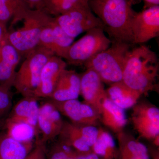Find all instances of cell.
<instances>
[{"instance_id":"cell-1","label":"cell","mask_w":159,"mask_h":159,"mask_svg":"<svg viewBox=\"0 0 159 159\" xmlns=\"http://www.w3.org/2000/svg\"><path fill=\"white\" fill-rule=\"evenodd\" d=\"M157 56L148 47L141 46L130 50L123 70L122 81L129 87L146 95L157 89Z\"/></svg>"},{"instance_id":"cell-2","label":"cell","mask_w":159,"mask_h":159,"mask_svg":"<svg viewBox=\"0 0 159 159\" xmlns=\"http://www.w3.org/2000/svg\"><path fill=\"white\" fill-rule=\"evenodd\" d=\"M130 0H89V7L112 40L133 43L131 23L135 11Z\"/></svg>"},{"instance_id":"cell-3","label":"cell","mask_w":159,"mask_h":159,"mask_svg":"<svg viewBox=\"0 0 159 159\" xmlns=\"http://www.w3.org/2000/svg\"><path fill=\"white\" fill-rule=\"evenodd\" d=\"M111 44L84 65L86 68L95 71L102 82L110 84L122 81L126 57L130 50V44L127 43L111 40Z\"/></svg>"},{"instance_id":"cell-4","label":"cell","mask_w":159,"mask_h":159,"mask_svg":"<svg viewBox=\"0 0 159 159\" xmlns=\"http://www.w3.org/2000/svg\"><path fill=\"white\" fill-rule=\"evenodd\" d=\"M53 16L38 9H30L20 21L22 25L16 29L8 31L9 42L25 57L39 45L43 29Z\"/></svg>"},{"instance_id":"cell-5","label":"cell","mask_w":159,"mask_h":159,"mask_svg":"<svg viewBox=\"0 0 159 159\" xmlns=\"http://www.w3.org/2000/svg\"><path fill=\"white\" fill-rule=\"evenodd\" d=\"M53 55L50 50L38 46L26 56L15 78L13 87L18 93L34 97L43 68Z\"/></svg>"},{"instance_id":"cell-6","label":"cell","mask_w":159,"mask_h":159,"mask_svg":"<svg viewBox=\"0 0 159 159\" xmlns=\"http://www.w3.org/2000/svg\"><path fill=\"white\" fill-rule=\"evenodd\" d=\"M86 32L85 35L69 48L63 58L67 64L84 65L95 55L108 48L111 43L102 28H94Z\"/></svg>"},{"instance_id":"cell-7","label":"cell","mask_w":159,"mask_h":159,"mask_svg":"<svg viewBox=\"0 0 159 159\" xmlns=\"http://www.w3.org/2000/svg\"><path fill=\"white\" fill-rule=\"evenodd\" d=\"M54 19L68 35L74 39L94 28L104 29L103 23L94 14L89 5L72 9Z\"/></svg>"},{"instance_id":"cell-8","label":"cell","mask_w":159,"mask_h":159,"mask_svg":"<svg viewBox=\"0 0 159 159\" xmlns=\"http://www.w3.org/2000/svg\"><path fill=\"white\" fill-rule=\"evenodd\" d=\"M99 128L93 125H78L64 122L58 140L80 153L93 152L91 148L97 140Z\"/></svg>"},{"instance_id":"cell-9","label":"cell","mask_w":159,"mask_h":159,"mask_svg":"<svg viewBox=\"0 0 159 159\" xmlns=\"http://www.w3.org/2000/svg\"><path fill=\"white\" fill-rule=\"evenodd\" d=\"M132 123L139 138L153 141L159 136V109L146 102H137L133 107Z\"/></svg>"},{"instance_id":"cell-10","label":"cell","mask_w":159,"mask_h":159,"mask_svg":"<svg viewBox=\"0 0 159 159\" xmlns=\"http://www.w3.org/2000/svg\"><path fill=\"white\" fill-rule=\"evenodd\" d=\"M133 43L142 44L157 37L159 33V6L136 12L131 23Z\"/></svg>"},{"instance_id":"cell-11","label":"cell","mask_w":159,"mask_h":159,"mask_svg":"<svg viewBox=\"0 0 159 159\" xmlns=\"http://www.w3.org/2000/svg\"><path fill=\"white\" fill-rule=\"evenodd\" d=\"M61 115L50 99L39 105L37 128L40 137L37 139L47 145L58 136L64 122Z\"/></svg>"},{"instance_id":"cell-12","label":"cell","mask_w":159,"mask_h":159,"mask_svg":"<svg viewBox=\"0 0 159 159\" xmlns=\"http://www.w3.org/2000/svg\"><path fill=\"white\" fill-rule=\"evenodd\" d=\"M51 102L61 114L70 120L71 123L78 125L97 126L100 122V116L92 107L77 99Z\"/></svg>"},{"instance_id":"cell-13","label":"cell","mask_w":159,"mask_h":159,"mask_svg":"<svg viewBox=\"0 0 159 159\" xmlns=\"http://www.w3.org/2000/svg\"><path fill=\"white\" fill-rule=\"evenodd\" d=\"M74 39L62 30L53 16L43 29L38 46L50 50L54 55L63 59Z\"/></svg>"},{"instance_id":"cell-14","label":"cell","mask_w":159,"mask_h":159,"mask_svg":"<svg viewBox=\"0 0 159 159\" xmlns=\"http://www.w3.org/2000/svg\"><path fill=\"white\" fill-rule=\"evenodd\" d=\"M103 83L93 69H86L80 75V95L84 102L92 107L99 116L101 102L107 96Z\"/></svg>"},{"instance_id":"cell-15","label":"cell","mask_w":159,"mask_h":159,"mask_svg":"<svg viewBox=\"0 0 159 159\" xmlns=\"http://www.w3.org/2000/svg\"><path fill=\"white\" fill-rule=\"evenodd\" d=\"M67 63L61 57L53 55L42 70L34 97L49 99L53 93L61 74L66 68Z\"/></svg>"},{"instance_id":"cell-16","label":"cell","mask_w":159,"mask_h":159,"mask_svg":"<svg viewBox=\"0 0 159 159\" xmlns=\"http://www.w3.org/2000/svg\"><path fill=\"white\" fill-rule=\"evenodd\" d=\"M7 35L0 45V84L12 88L16 69L22 57L9 42Z\"/></svg>"},{"instance_id":"cell-17","label":"cell","mask_w":159,"mask_h":159,"mask_svg":"<svg viewBox=\"0 0 159 159\" xmlns=\"http://www.w3.org/2000/svg\"><path fill=\"white\" fill-rule=\"evenodd\" d=\"M80 95V75L73 70H64L48 99L62 102L78 99Z\"/></svg>"},{"instance_id":"cell-18","label":"cell","mask_w":159,"mask_h":159,"mask_svg":"<svg viewBox=\"0 0 159 159\" xmlns=\"http://www.w3.org/2000/svg\"><path fill=\"white\" fill-rule=\"evenodd\" d=\"M38 99L34 97H23L12 107L5 121L25 122L33 126L38 132L37 121L39 110Z\"/></svg>"},{"instance_id":"cell-19","label":"cell","mask_w":159,"mask_h":159,"mask_svg":"<svg viewBox=\"0 0 159 159\" xmlns=\"http://www.w3.org/2000/svg\"><path fill=\"white\" fill-rule=\"evenodd\" d=\"M100 122L114 133L123 131L127 119L124 109L119 107L106 96L101 103Z\"/></svg>"},{"instance_id":"cell-20","label":"cell","mask_w":159,"mask_h":159,"mask_svg":"<svg viewBox=\"0 0 159 159\" xmlns=\"http://www.w3.org/2000/svg\"><path fill=\"white\" fill-rule=\"evenodd\" d=\"M107 96L123 109L132 107L138 102L142 94L129 87L122 81L110 84L106 90Z\"/></svg>"},{"instance_id":"cell-21","label":"cell","mask_w":159,"mask_h":159,"mask_svg":"<svg viewBox=\"0 0 159 159\" xmlns=\"http://www.w3.org/2000/svg\"><path fill=\"white\" fill-rule=\"evenodd\" d=\"M34 145L17 142L5 132L0 133V159H25Z\"/></svg>"},{"instance_id":"cell-22","label":"cell","mask_w":159,"mask_h":159,"mask_svg":"<svg viewBox=\"0 0 159 159\" xmlns=\"http://www.w3.org/2000/svg\"><path fill=\"white\" fill-rule=\"evenodd\" d=\"M22 0H0V22L11 26L19 22L30 10Z\"/></svg>"},{"instance_id":"cell-23","label":"cell","mask_w":159,"mask_h":159,"mask_svg":"<svg viewBox=\"0 0 159 159\" xmlns=\"http://www.w3.org/2000/svg\"><path fill=\"white\" fill-rule=\"evenodd\" d=\"M117 134L119 150L132 159H150L148 148L132 135L124 131Z\"/></svg>"},{"instance_id":"cell-24","label":"cell","mask_w":159,"mask_h":159,"mask_svg":"<svg viewBox=\"0 0 159 159\" xmlns=\"http://www.w3.org/2000/svg\"><path fill=\"white\" fill-rule=\"evenodd\" d=\"M5 132L16 141L21 143H34L39 139L37 129L33 126L24 122L5 121Z\"/></svg>"},{"instance_id":"cell-25","label":"cell","mask_w":159,"mask_h":159,"mask_svg":"<svg viewBox=\"0 0 159 159\" xmlns=\"http://www.w3.org/2000/svg\"><path fill=\"white\" fill-rule=\"evenodd\" d=\"M91 149L101 159H117L118 150L113 138L108 131L100 127L97 140Z\"/></svg>"},{"instance_id":"cell-26","label":"cell","mask_w":159,"mask_h":159,"mask_svg":"<svg viewBox=\"0 0 159 159\" xmlns=\"http://www.w3.org/2000/svg\"><path fill=\"white\" fill-rule=\"evenodd\" d=\"M89 0H43L42 11L55 17L78 7L88 6Z\"/></svg>"},{"instance_id":"cell-27","label":"cell","mask_w":159,"mask_h":159,"mask_svg":"<svg viewBox=\"0 0 159 159\" xmlns=\"http://www.w3.org/2000/svg\"><path fill=\"white\" fill-rule=\"evenodd\" d=\"M80 153L57 139L46 149V159H77Z\"/></svg>"},{"instance_id":"cell-28","label":"cell","mask_w":159,"mask_h":159,"mask_svg":"<svg viewBox=\"0 0 159 159\" xmlns=\"http://www.w3.org/2000/svg\"><path fill=\"white\" fill-rule=\"evenodd\" d=\"M11 87L0 84V119L7 116L12 108Z\"/></svg>"},{"instance_id":"cell-29","label":"cell","mask_w":159,"mask_h":159,"mask_svg":"<svg viewBox=\"0 0 159 159\" xmlns=\"http://www.w3.org/2000/svg\"><path fill=\"white\" fill-rule=\"evenodd\" d=\"M46 149L47 145L36 139L33 149L25 159H46Z\"/></svg>"},{"instance_id":"cell-30","label":"cell","mask_w":159,"mask_h":159,"mask_svg":"<svg viewBox=\"0 0 159 159\" xmlns=\"http://www.w3.org/2000/svg\"><path fill=\"white\" fill-rule=\"evenodd\" d=\"M29 9L41 10L43 0H22Z\"/></svg>"},{"instance_id":"cell-31","label":"cell","mask_w":159,"mask_h":159,"mask_svg":"<svg viewBox=\"0 0 159 159\" xmlns=\"http://www.w3.org/2000/svg\"><path fill=\"white\" fill-rule=\"evenodd\" d=\"M8 31L6 25L0 22V45L3 40L8 34Z\"/></svg>"},{"instance_id":"cell-32","label":"cell","mask_w":159,"mask_h":159,"mask_svg":"<svg viewBox=\"0 0 159 159\" xmlns=\"http://www.w3.org/2000/svg\"><path fill=\"white\" fill-rule=\"evenodd\" d=\"M143 1L145 3V9L159 5V0H143Z\"/></svg>"},{"instance_id":"cell-33","label":"cell","mask_w":159,"mask_h":159,"mask_svg":"<svg viewBox=\"0 0 159 159\" xmlns=\"http://www.w3.org/2000/svg\"><path fill=\"white\" fill-rule=\"evenodd\" d=\"M117 159H132L127 155L122 152L121 151L118 150V157Z\"/></svg>"},{"instance_id":"cell-34","label":"cell","mask_w":159,"mask_h":159,"mask_svg":"<svg viewBox=\"0 0 159 159\" xmlns=\"http://www.w3.org/2000/svg\"><path fill=\"white\" fill-rule=\"evenodd\" d=\"M159 136H157L156 137V138H155L154 140H153V142L154 145H155V146H156L157 147H159Z\"/></svg>"}]
</instances>
